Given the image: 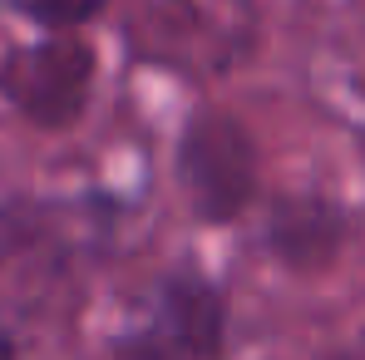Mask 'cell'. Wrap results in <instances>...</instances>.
I'll list each match as a JSON object with an SVG mask.
<instances>
[{"mask_svg": "<svg viewBox=\"0 0 365 360\" xmlns=\"http://www.w3.org/2000/svg\"><path fill=\"white\" fill-rule=\"evenodd\" d=\"M227 297L212 277L178 267L128 316L109 346V360H222Z\"/></svg>", "mask_w": 365, "mask_h": 360, "instance_id": "obj_1", "label": "cell"}, {"mask_svg": "<svg viewBox=\"0 0 365 360\" xmlns=\"http://www.w3.org/2000/svg\"><path fill=\"white\" fill-rule=\"evenodd\" d=\"M178 178L202 222L237 217L257 192V153L252 138L222 114H202L187 123L178 153Z\"/></svg>", "mask_w": 365, "mask_h": 360, "instance_id": "obj_2", "label": "cell"}, {"mask_svg": "<svg viewBox=\"0 0 365 360\" xmlns=\"http://www.w3.org/2000/svg\"><path fill=\"white\" fill-rule=\"evenodd\" d=\"M341 242H346V217L331 202H316V197L282 202L277 217H272V252L297 262V267L331 262L341 252Z\"/></svg>", "mask_w": 365, "mask_h": 360, "instance_id": "obj_3", "label": "cell"}, {"mask_svg": "<svg viewBox=\"0 0 365 360\" xmlns=\"http://www.w3.org/2000/svg\"><path fill=\"white\" fill-rule=\"evenodd\" d=\"M5 5L40 30H79L109 10V0H5Z\"/></svg>", "mask_w": 365, "mask_h": 360, "instance_id": "obj_4", "label": "cell"}, {"mask_svg": "<svg viewBox=\"0 0 365 360\" xmlns=\"http://www.w3.org/2000/svg\"><path fill=\"white\" fill-rule=\"evenodd\" d=\"M0 360H20V351H15V336H10V326L0 321Z\"/></svg>", "mask_w": 365, "mask_h": 360, "instance_id": "obj_5", "label": "cell"}]
</instances>
